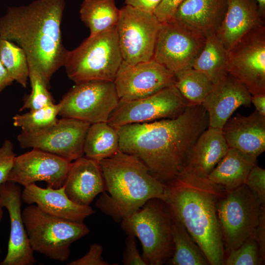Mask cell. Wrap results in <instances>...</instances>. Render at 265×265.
Returning a JSON list of instances; mask_svg holds the SVG:
<instances>
[{
    "instance_id": "cell-29",
    "label": "cell",
    "mask_w": 265,
    "mask_h": 265,
    "mask_svg": "<svg viewBox=\"0 0 265 265\" xmlns=\"http://www.w3.org/2000/svg\"><path fill=\"white\" fill-rule=\"evenodd\" d=\"M170 216L174 251L169 260L170 263L173 265H210L206 257L183 224L171 215Z\"/></svg>"
},
{
    "instance_id": "cell-4",
    "label": "cell",
    "mask_w": 265,
    "mask_h": 265,
    "mask_svg": "<svg viewBox=\"0 0 265 265\" xmlns=\"http://www.w3.org/2000/svg\"><path fill=\"white\" fill-rule=\"evenodd\" d=\"M99 163L105 191L96 206L117 221L138 211L148 200L162 198L164 184L137 157L119 151Z\"/></svg>"
},
{
    "instance_id": "cell-43",
    "label": "cell",
    "mask_w": 265,
    "mask_h": 265,
    "mask_svg": "<svg viewBox=\"0 0 265 265\" xmlns=\"http://www.w3.org/2000/svg\"><path fill=\"white\" fill-rule=\"evenodd\" d=\"M14 80L9 75L7 70L0 61V93L6 87L12 84Z\"/></svg>"
},
{
    "instance_id": "cell-3",
    "label": "cell",
    "mask_w": 265,
    "mask_h": 265,
    "mask_svg": "<svg viewBox=\"0 0 265 265\" xmlns=\"http://www.w3.org/2000/svg\"><path fill=\"white\" fill-rule=\"evenodd\" d=\"M164 185L161 200L169 214L183 224L210 265H224V243L216 208L222 189L185 169Z\"/></svg>"
},
{
    "instance_id": "cell-2",
    "label": "cell",
    "mask_w": 265,
    "mask_h": 265,
    "mask_svg": "<svg viewBox=\"0 0 265 265\" xmlns=\"http://www.w3.org/2000/svg\"><path fill=\"white\" fill-rule=\"evenodd\" d=\"M65 7V0H35L9 7L0 18V37L23 49L28 67L38 72L49 87L68 51L61 30Z\"/></svg>"
},
{
    "instance_id": "cell-9",
    "label": "cell",
    "mask_w": 265,
    "mask_h": 265,
    "mask_svg": "<svg viewBox=\"0 0 265 265\" xmlns=\"http://www.w3.org/2000/svg\"><path fill=\"white\" fill-rule=\"evenodd\" d=\"M119 102L114 82L75 83L58 103V116L92 124L107 122Z\"/></svg>"
},
{
    "instance_id": "cell-23",
    "label": "cell",
    "mask_w": 265,
    "mask_h": 265,
    "mask_svg": "<svg viewBox=\"0 0 265 265\" xmlns=\"http://www.w3.org/2000/svg\"><path fill=\"white\" fill-rule=\"evenodd\" d=\"M228 149L222 130L208 127L191 148L184 169L206 178L225 156Z\"/></svg>"
},
{
    "instance_id": "cell-10",
    "label": "cell",
    "mask_w": 265,
    "mask_h": 265,
    "mask_svg": "<svg viewBox=\"0 0 265 265\" xmlns=\"http://www.w3.org/2000/svg\"><path fill=\"white\" fill-rule=\"evenodd\" d=\"M206 36L175 19L160 23L153 59L174 74L192 68Z\"/></svg>"
},
{
    "instance_id": "cell-7",
    "label": "cell",
    "mask_w": 265,
    "mask_h": 265,
    "mask_svg": "<svg viewBox=\"0 0 265 265\" xmlns=\"http://www.w3.org/2000/svg\"><path fill=\"white\" fill-rule=\"evenodd\" d=\"M22 218L33 251L62 262L68 259L72 243L90 232L83 222L50 215L34 204L24 209Z\"/></svg>"
},
{
    "instance_id": "cell-45",
    "label": "cell",
    "mask_w": 265,
    "mask_h": 265,
    "mask_svg": "<svg viewBox=\"0 0 265 265\" xmlns=\"http://www.w3.org/2000/svg\"><path fill=\"white\" fill-rule=\"evenodd\" d=\"M3 207L1 206V205L0 204V221L2 217L3 216Z\"/></svg>"
},
{
    "instance_id": "cell-38",
    "label": "cell",
    "mask_w": 265,
    "mask_h": 265,
    "mask_svg": "<svg viewBox=\"0 0 265 265\" xmlns=\"http://www.w3.org/2000/svg\"><path fill=\"white\" fill-rule=\"evenodd\" d=\"M122 257L125 265H147L137 249L135 237L128 235Z\"/></svg>"
},
{
    "instance_id": "cell-37",
    "label": "cell",
    "mask_w": 265,
    "mask_h": 265,
    "mask_svg": "<svg viewBox=\"0 0 265 265\" xmlns=\"http://www.w3.org/2000/svg\"><path fill=\"white\" fill-rule=\"evenodd\" d=\"M103 248L98 243L92 244L88 252L80 258L71 262L69 265H109L104 261L102 253Z\"/></svg>"
},
{
    "instance_id": "cell-41",
    "label": "cell",
    "mask_w": 265,
    "mask_h": 265,
    "mask_svg": "<svg viewBox=\"0 0 265 265\" xmlns=\"http://www.w3.org/2000/svg\"><path fill=\"white\" fill-rule=\"evenodd\" d=\"M162 0H125L128 5L141 10L153 13Z\"/></svg>"
},
{
    "instance_id": "cell-1",
    "label": "cell",
    "mask_w": 265,
    "mask_h": 265,
    "mask_svg": "<svg viewBox=\"0 0 265 265\" xmlns=\"http://www.w3.org/2000/svg\"><path fill=\"white\" fill-rule=\"evenodd\" d=\"M208 127L202 105L188 106L175 118L117 128L119 150L137 157L165 184L183 170L191 148Z\"/></svg>"
},
{
    "instance_id": "cell-16",
    "label": "cell",
    "mask_w": 265,
    "mask_h": 265,
    "mask_svg": "<svg viewBox=\"0 0 265 265\" xmlns=\"http://www.w3.org/2000/svg\"><path fill=\"white\" fill-rule=\"evenodd\" d=\"M71 162L37 149L15 156L7 181L24 186L44 181L53 188L61 187Z\"/></svg>"
},
{
    "instance_id": "cell-13",
    "label": "cell",
    "mask_w": 265,
    "mask_h": 265,
    "mask_svg": "<svg viewBox=\"0 0 265 265\" xmlns=\"http://www.w3.org/2000/svg\"><path fill=\"white\" fill-rule=\"evenodd\" d=\"M226 70L251 95L265 93V26L244 35L228 51Z\"/></svg>"
},
{
    "instance_id": "cell-36",
    "label": "cell",
    "mask_w": 265,
    "mask_h": 265,
    "mask_svg": "<svg viewBox=\"0 0 265 265\" xmlns=\"http://www.w3.org/2000/svg\"><path fill=\"white\" fill-rule=\"evenodd\" d=\"M15 156L12 142L5 140L0 147V185L7 181Z\"/></svg>"
},
{
    "instance_id": "cell-19",
    "label": "cell",
    "mask_w": 265,
    "mask_h": 265,
    "mask_svg": "<svg viewBox=\"0 0 265 265\" xmlns=\"http://www.w3.org/2000/svg\"><path fill=\"white\" fill-rule=\"evenodd\" d=\"M22 200L28 205H36L48 214L75 222H83L95 212L90 206L79 205L70 199L62 186L42 188L31 184L25 186Z\"/></svg>"
},
{
    "instance_id": "cell-11",
    "label": "cell",
    "mask_w": 265,
    "mask_h": 265,
    "mask_svg": "<svg viewBox=\"0 0 265 265\" xmlns=\"http://www.w3.org/2000/svg\"><path fill=\"white\" fill-rule=\"evenodd\" d=\"M160 25L153 13L122 7L116 28L123 61L133 65L152 59Z\"/></svg>"
},
{
    "instance_id": "cell-15",
    "label": "cell",
    "mask_w": 265,
    "mask_h": 265,
    "mask_svg": "<svg viewBox=\"0 0 265 265\" xmlns=\"http://www.w3.org/2000/svg\"><path fill=\"white\" fill-rule=\"evenodd\" d=\"M175 74L152 59L135 64L122 62L114 80L119 101L143 98L174 85Z\"/></svg>"
},
{
    "instance_id": "cell-30",
    "label": "cell",
    "mask_w": 265,
    "mask_h": 265,
    "mask_svg": "<svg viewBox=\"0 0 265 265\" xmlns=\"http://www.w3.org/2000/svg\"><path fill=\"white\" fill-rule=\"evenodd\" d=\"M175 76L174 85L188 106L202 105L213 85L206 75L192 68L179 72Z\"/></svg>"
},
{
    "instance_id": "cell-34",
    "label": "cell",
    "mask_w": 265,
    "mask_h": 265,
    "mask_svg": "<svg viewBox=\"0 0 265 265\" xmlns=\"http://www.w3.org/2000/svg\"><path fill=\"white\" fill-rule=\"evenodd\" d=\"M263 264L258 243L254 237L244 242L238 248L231 250L224 260L226 265H258Z\"/></svg>"
},
{
    "instance_id": "cell-14",
    "label": "cell",
    "mask_w": 265,
    "mask_h": 265,
    "mask_svg": "<svg viewBox=\"0 0 265 265\" xmlns=\"http://www.w3.org/2000/svg\"><path fill=\"white\" fill-rule=\"evenodd\" d=\"M188 106L186 100L172 85L143 98L119 101L107 122L117 128L130 124L175 118Z\"/></svg>"
},
{
    "instance_id": "cell-32",
    "label": "cell",
    "mask_w": 265,
    "mask_h": 265,
    "mask_svg": "<svg viewBox=\"0 0 265 265\" xmlns=\"http://www.w3.org/2000/svg\"><path fill=\"white\" fill-rule=\"evenodd\" d=\"M58 104L49 105L42 108L30 110L23 114H17L13 118V124L20 128L21 132L34 131L50 126L58 119Z\"/></svg>"
},
{
    "instance_id": "cell-18",
    "label": "cell",
    "mask_w": 265,
    "mask_h": 265,
    "mask_svg": "<svg viewBox=\"0 0 265 265\" xmlns=\"http://www.w3.org/2000/svg\"><path fill=\"white\" fill-rule=\"evenodd\" d=\"M251 94L228 73L213 87L202 106L209 117V127L222 130L239 106H249Z\"/></svg>"
},
{
    "instance_id": "cell-26",
    "label": "cell",
    "mask_w": 265,
    "mask_h": 265,
    "mask_svg": "<svg viewBox=\"0 0 265 265\" xmlns=\"http://www.w3.org/2000/svg\"><path fill=\"white\" fill-rule=\"evenodd\" d=\"M83 154L99 162L116 154L119 150V135L117 129L107 122L90 124L87 131Z\"/></svg>"
},
{
    "instance_id": "cell-44",
    "label": "cell",
    "mask_w": 265,
    "mask_h": 265,
    "mask_svg": "<svg viewBox=\"0 0 265 265\" xmlns=\"http://www.w3.org/2000/svg\"><path fill=\"white\" fill-rule=\"evenodd\" d=\"M257 3L258 8L261 15L265 18V0H255Z\"/></svg>"
},
{
    "instance_id": "cell-6",
    "label": "cell",
    "mask_w": 265,
    "mask_h": 265,
    "mask_svg": "<svg viewBox=\"0 0 265 265\" xmlns=\"http://www.w3.org/2000/svg\"><path fill=\"white\" fill-rule=\"evenodd\" d=\"M121 222L127 235L137 237L140 241L142 257L147 265H161L169 261L174 251L171 218L161 199L148 200Z\"/></svg>"
},
{
    "instance_id": "cell-12",
    "label": "cell",
    "mask_w": 265,
    "mask_h": 265,
    "mask_svg": "<svg viewBox=\"0 0 265 265\" xmlns=\"http://www.w3.org/2000/svg\"><path fill=\"white\" fill-rule=\"evenodd\" d=\"M90 124L63 118L38 130L21 132L17 137L22 148L41 150L72 162L84 156L83 144Z\"/></svg>"
},
{
    "instance_id": "cell-8",
    "label": "cell",
    "mask_w": 265,
    "mask_h": 265,
    "mask_svg": "<svg viewBox=\"0 0 265 265\" xmlns=\"http://www.w3.org/2000/svg\"><path fill=\"white\" fill-rule=\"evenodd\" d=\"M225 192L216 208L224 245L229 253L254 237L265 204L245 184Z\"/></svg>"
},
{
    "instance_id": "cell-5",
    "label": "cell",
    "mask_w": 265,
    "mask_h": 265,
    "mask_svg": "<svg viewBox=\"0 0 265 265\" xmlns=\"http://www.w3.org/2000/svg\"><path fill=\"white\" fill-rule=\"evenodd\" d=\"M123 58L116 26L89 36L68 51L63 67L75 83L91 81L113 82Z\"/></svg>"
},
{
    "instance_id": "cell-35",
    "label": "cell",
    "mask_w": 265,
    "mask_h": 265,
    "mask_svg": "<svg viewBox=\"0 0 265 265\" xmlns=\"http://www.w3.org/2000/svg\"><path fill=\"white\" fill-rule=\"evenodd\" d=\"M245 184L265 204V170L255 164L250 170Z\"/></svg>"
},
{
    "instance_id": "cell-39",
    "label": "cell",
    "mask_w": 265,
    "mask_h": 265,
    "mask_svg": "<svg viewBox=\"0 0 265 265\" xmlns=\"http://www.w3.org/2000/svg\"><path fill=\"white\" fill-rule=\"evenodd\" d=\"M185 0H162L154 12V14L160 22L173 18L179 5Z\"/></svg>"
},
{
    "instance_id": "cell-27",
    "label": "cell",
    "mask_w": 265,
    "mask_h": 265,
    "mask_svg": "<svg viewBox=\"0 0 265 265\" xmlns=\"http://www.w3.org/2000/svg\"><path fill=\"white\" fill-rule=\"evenodd\" d=\"M228 51L216 33L206 36L204 47L192 68L206 75L213 83L227 74Z\"/></svg>"
},
{
    "instance_id": "cell-25",
    "label": "cell",
    "mask_w": 265,
    "mask_h": 265,
    "mask_svg": "<svg viewBox=\"0 0 265 265\" xmlns=\"http://www.w3.org/2000/svg\"><path fill=\"white\" fill-rule=\"evenodd\" d=\"M257 159L232 148L206 177L213 185L225 190L237 188L245 184L251 168Z\"/></svg>"
},
{
    "instance_id": "cell-17",
    "label": "cell",
    "mask_w": 265,
    "mask_h": 265,
    "mask_svg": "<svg viewBox=\"0 0 265 265\" xmlns=\"http://www.w3.org/2000/svg\"><path fill=\"white\" fill-rule=\"evenodd\" d=\"M22 191L18 184L0 185V204L8 211L10 233L7 254L0 265H32L36 262L22 218Z\"/></svg>"
},
{
    "instance_id": "cell-42",
    "label": "cell",
    "mask_w": 265,
    "mask_h": 265,
    "mask_svg": "<svg viewBox=\"0 0 265 265\" xmlns=\"http://www.w3.org/2000/svg\"><path fill=\"white\" fill-rule=\"evenodd\" d=\"M251 101L255 106L256 110L265 117V93L251 95Z\"/></svg>"
},
{
    "instance_id": "cell-22",
    "label": "cell",
    "mask_w": 265,
    "mask_h": 265,
    "mask_svg": "<svg viewBox=\"0 0 265 265\" xmlns=\"http://www.w3.org/2000/svg\"><path fill=\"white\" fill-rule=\"evenodd\" d=\"M255 0H228L227 8L216 33L227 51L252 30L265 26Z\"/></svg>"
},
{
    "instance_id": "cell-31",
    "label": "cell",
    "mask_w": 265,
    "mask_h": 265,
    "mask_svg": "<svg viewBox=\"0 0 265 265\" xmlns=\"http://www.w3.org/2000/svg\"><path fill=\"white\" fill-rule=\"evenodd\" d=\"M0 61L14 81L27 87L29 68L24 51L14 42L0 37Z\"/></svg>"
},
{
    "instance_id": "cell-40",
    "label": "cell",
    "mask_w": 265,
    "mask_h": 265,
    "mask_svg": "<svg viewBox=\"0 0 265 265\" xmlns=\"http://www.w3.org/2000/svg\"><path fill=\"white\" fill-rule=\"evenodd\" d=\"M265 205L262 206L258 225L256 229L254 237L257 240L262 263L265 259Z\"/></svg>"
},
{
    "instance_id": "cell-33",
    "label": "cell",
    "mask_w": 265,
    "mask_h": 265,
    "mask_svg": "<svg viewBox=\"0 0 265 265\" xmlns=\"http://www.w3.org/2000/svg\"><path fill=\"white\" fill-rule=\"evenodd\" d=\"M28 68L31 92L25 99L23 106L20 109V111L26 109H37L54 103L48 90L49 87L41 75L33 68Z\"/></svg>"
},
{
    "instance_id": "cell-21",
    "label": "cell",
    "mask_w": 265,
    "mask_h": 265,
    "mask_svg": "<svg viewBox=\"0 0 265 265\" xmlns=\"http://www.w3.org/2000/svg\"><path fill=\"white\" fill-rule=\"evenodd\" d=\"M62 186L72 201L89 206L97 195L105 191L99 162L84 156L71 162Z\"/></svg>"
},
{
    "instance_id": "cell-28",
    "label": "cell",
    "mask_w": 265,
    "mask_h": 265,
    "mask_svg": "<svg viewBox=\"0 0 265 265\" xmlns=\"http://www.w3.org/2000/svg\"><path fill=\"white\" fill-rule=\"evenodd\" d=\"M80 18L93 36L116 26L120 9L115 0H84L80 9Z\"/></svg>"
},
{
    "instance_id": "cell-20",
    "label": "cell",
    "mask_w": 265,
    "mask_h": 265,
    "mask_svg": "<svg viewBox=\"0 0 265 265\" xmlns=\"http://www.w3.org/2000/svg\"><path fill=\"white\" fill-rule=\"evenodd\" d=\"M222 132L229 148L256 159L265 150V117L256 110L247 116L231 117Z\"/></svg>"
},
{
    "instance_id": "cell-24",
    "label": "cell",
    "mask_w": 265,
    "mask_h": 265,
    "mask_svg": "<svg viewBox=\"0 0 265 265\" xmlns=\"http://www.w3.org/2000/svg\"><path fill=\"white\" fill-rule=\"evenodd\" d=\"M227 3L228 0H185L173 19L207 36L217 31L224 18Z\"/></svg>"
}]
</instances>
